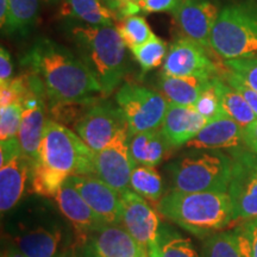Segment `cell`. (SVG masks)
I'll list each match as a JSON object with an SVG mask.
<instances>
[{"instance_id": "cell-3", "label": "cell", "mask_w": 257, "mask_h": 257, "mask_svg": "<svg viewBox=\"0 0 257 257\" xmlns=\"http://www.w3.org/2000/svg\"><path fill=\"white\" fill-rule=\"evenodd\" d=\"M157 208L167 219L200 238L217 233L233 221L229 193L169 191Z\"/></svg>"}, {"instance_id": "cell-20", "label": "cell", "mask_w": 257, "mask_h": 257, "mask_svg": "<svg viewBox=\"0 0 257 257\" xmlns=\"http://www.w3.org/2000/svg\"><path fill=\"white\" fill-rule=\"evenodd\" d=\"M244 143V128L236 121L221 115L208 120L192 141L186 144L189 149H233Z\"/></svg>"}, {"instance_id": "cell-45", "label": "cell", "mask_w": 257, "mask_h": 257, "mask_svg": "<svg viewBox=\"0 0 257 257\" xmlns=\"http://www.w3.org/2000/svg\"><path fill=\"white\" fill-rule=\"evenodd\" d=\"M101 2L104 3L106 6H108L111 10H113L114 12L118 11L121 5V0H101ZM115 14H117V12H115Z\"/></svg>"}, {"instance_id": "cell-32", "label": "cell", "mask_w": 257, "mask_h": 257, "mask_svg": "<svg viewBox=\"0 0 257 257\" xmlns=\"http://www.w3.org/2000/svg\"><path fill=\"white\" fill-rule=\"evenodd\" d=\"M117 30L123 38L125 46L130 50L146 43L155 36L146 19L138 15L121 18Z\"/></svg>"}, {"instance_id": "cell-24", "label": "cell", "mask_w": 257, "mask_h": 257, "mask_svg": "<svg viewBox=\"0 0 257 257\" xmlns=\"http://www.w3.org/2000/svg\"><path fill=\"white\" fill-rule=\"evenodd\" d=\"M170 147L160 130L130 135L128 138V150L136 167L160 165Z\"/></svg>"}, {"instance_id": "cell-39", "label": "cell", "mask_w": 257, "mask_h": 257, "mask_svg": "<svg viewBox=\"0 0 257 257\" xmlns=\"http://www.w3.org/2000/svg\"><path fill=\"white\" fill-rule=\"evenodd\" d=\"M22 154H23V150H22L18 137L2 141V144H0V166L9 162L10 160H12L16 156L22 155Z\"/></svg>"}, {"instance_id": "cell-19", "label": "cell", "mask_w": 257, "mask_h": 257, "mask_svg": "<svg viewBox=\"0 0 257 257\" xmlns=\"http://www.w3.org/2000/svg\"><path fill=\"white\" fill-rule=\"evenodd\" d=\"M207 119L193 106L169 102L160 131L173 148L186 146L207 124Z\"/></svg>"}, {"instance_id": "cell-47", "label": "cell", "mask_w": 257, "mask_h": 257, "mask_svg": "<svg viewBox=\"0 0 257 257\" xmlns=\"http://www.w3.org/2000/svg\"><path fill=\"white\" fill-rule=\"evenodd\" d=\"M82 255H81V257H94V255H93V253L89 251V250L86 248V246H82Z\"/></svg>"}, {"instance_id": "cell-26", "label": "cell", "mask_w": 257, "mask_h": 257, "mask_svg": "<svg viewBox=\"0 0 257 257\" xmlns=\"http://www.w3.org/2000/svg\"><path fill=\"white\" fill-rule=\"evenodd\" d=\"M213 86L219 98L220 107L224 115L239 124L244 130L257 119L255 112L238 92L224 81L220 76H214Z\"/></svg>"}, {"instance_id": "cell-33", "label": "cell", "mask_w": 257, "mask_h": 257, "mask_svg": "<svg viewBox=\"0 0 257 257\" xmlns=\"http://www.w3.org/2000/svg\"><path fill=\"white\" fill-rule=\"evenodd\" d=\"M23 114V101H15L0 107V138L2 141L18 137Z\"/></svg>"}, {"instance_id": "cell-37", "label": "cell", "mask_w": 257, "mask_h": 257, "mask_svg": "<svg viewBox=\"0 0 257 257\" xmlns=\"http://www.w3.org/2000/svg\"><path fill=\"white\" fill-rule=\"evenodd\" d=\"M223 80L229 83L230 86H232V87L245 99L246 102H248L250 107H251V110L255 112L257 117V92L253 91L251 87H249V86L246 85V83H244L242 80L237 78V76L231 73L230 70H227V72L224 74Z\"/></svg>"}, {"instance_id": "cell-7", "label": "cell", "mask_w": 257, "mask_h": 257, "mask_svg": "<svg viewBox=\"0 0 257 257\" xmlns=\"http://www.w3.org/2000/svg\"><path fill=\"white\" fill-rule=\"evenodd\" d=\"M126 121L128 133L135 135L157 131L162 126L169 102L162 93L134 82H125L115 94Z\"/></svg>"}, {"instance_id": "cell-41", "label": "cell", "mask_w": 257, "mask_h": 257, "mask_svg": "<svg viewBox=\"0 0 257 257\" xmlns=\"http://www.w3.org/2000/svg\"><path fill=\"white\" fill-rule=\"evenodd\" d=\"M239 229L248 239L251 257H257V218L240 224Z\"/></svg>"}, {"instance_id": "cell-6", "label": "cell", "mask_w": 257, "mask_h": 257, "mask_svg": "<svg viewBox=\"0 0 257 257\" xmlns=\"http://www.w3.org/2000/svg\"><path fill=\"white\" fill-rule=\"evenodd\" d=\"M95 153L74 133L56 120L48 119L42 136L38 161L63 174L94 176Z\"/></svg>"}, {"instance_id": "cell-15", "label": "cell", "mask_w": 257, "mask_h": 257, "mask_svg": "<svg viewBox=\"0 0 257 257\" xmlns=\"http://www.w3.org/2000/svg\"><path fill=\"white\" fill-rule=\"evenodd\" d=\"M219 12L218 5L212 0H184L174 18L185 38L208 49Z\"/></svg>"}, {"instance_id": "cell-11", "label": "cell", "mask_w": 257, "mask_h": 257, "mask_svg": "<svg viewBox=\"0 0 257 257\" xmlns=\"http://www.w3.org/2000/svg\"><path fill=\"white\" fill-rule=\"evenodd\" d=\"M128 127L125 126L100 152L95 153L94 176L123 194L128 191L136 165L128 150Z\"/></svg>"}, {"instance_id": "cell-29", "label": "cell", "mask_w": 257, "mask_h": 257, "mask_svg": "<svg viewBox=\"0 0 257 257\" xmlns=\"http://www.w3.org/2000/svg\"><path fill=\"white\" fill-rule=\"evenodd\" d=\"M10 15L5 30L10 34L25 35L38 18L40 0H9Z\"/></svg>"}, {"instance_id": "cell-4", "label": "cell", "mask_w": 257, "mask_h": 257, "mask_svg": "<svg viewBox=\"0 0 257 257\" xmlns=\"http://www.w3.org/2000/svg\"><path fill=\"white\" fill-rule=\"evenodd\" d=\"M170 191L227 193L232 173L231 156L213 149H192L167 166Z\"/></svg>"}, {"instance_id": "cell-8", "label": "cell", "mask_w": 257, "mask_h": 257, "mask_svg": "<svg viewBox=\"0 0 257 257\" xmlns=\"http://www.w3.org/2000/svg\"><path fill=\"white\" fill-rule=\"evenodd\" d=\"M232 173L229 185L232 204V223H245L257 218V154L236 150L231 156Z\"/></svg>"}, {"instance_id": "cell-38", "label": "cell", "mask_w": 257, "mask_h": 257, "mask_svg": "<svg viewBox=\"0 0 257 257\" xmlns=\"http://www.w3.org/2000/svg\"><path fill=\"white\" fill-rule=\"evenodd\" d=\"M184 0H143L140 3V6L147 14L169 12L174 15Z\"/></svg>"}, {"instance_id": "cell-17", "label": "cell", "mask_w": 257, "mask_h": 257, "mask_svg": "<svg viewBox=\"0 0 257 257\" xmlns=\"http://www.w3.org/2000/svg\"><path fill=\"white\" fill-rule=\"evenodd\" d=\"M86 246L94 257H146L148 251L121 225H105L91 234Z\"/></svg>"}, {"instance_id": "cell-10", "label": "cell", "mask_w": 257, "mask_h": 257, "mask_svg": "<svg viewBox=\"0 0 257 257\" xmlns=\"http://www.w3.org/2000/svg\"><path fill=\"white\" fill-rule=\"evenodd\" d=\"M27 78L28 92L23 99V114L18 138L24 155L30 162H35L40 155L42 136L48 121L44 111V95L47 94L43 82L36 74L31 73Z\"/></svg>"}, {"instance_id": "cell-22", "label": "cell", "mask_w": 257, "mask_h": 257, "mask_svg": "<svg viewBox=\"0 0 257 257\" xmlns=\"http://www.w3.org/2000/svg\"><path fill=\"white\" fill-rule=\"evenodd\" d=\"M213 78L197 76H170L162 74L160 78L161 93L168 102L182 106H193L205 89L211 86Z\"/></svg>"}, {"instance_id": "cell-21", "label": "cell", "mask_w": 257, "mask_h": 257, "mask_svg": "<svg viewBox=\"0 0 257 257\" xmlns=\"http://www.w3.org/2000/svg\"><path fill=\"white\" fill-rule=\"evenodd\" d=\"M30 175V160L19 155L0 166V210L9 212L18 204Z\"/></svg>"}, {"instance_id": "cell-25", "label": "cell", "mask_w": 257, "mask_h": 257, "mask_svg": "<svg viewBox=\"0 0 257 257\" xmlns=\"http://www.w3.org/2000/svg\"><path fill=\"white\" fill-rule=\"evenodd\" d=\"M201 257H251L249 242L237 226L232 231L213 233L205 238Z\"/></svg>"}, {"instance_id": "cell-1", "label": "cell", "mask_w": 257, "mask_h": 257, "mask_svg": "<svg viewBox=\"0 0 257 257\" xmlns=\"http://www.w3.org/2000/svg\"><path fill=\"white\" fill-rule=\"evenodd\" d=\"M22 64L42 80L50 108L89 104L95 94H102L81 57L50 38H38L22 57Z\"/></svg>"}, {"instance_id": "cell-2", "label": "cell", "mask_w": 257, "mask_h": 257, "mask_svg": "<svg viewBox=\"0 0 257 257\" xmlns=\"http://www.w3.org/2000/svg\"><path fill=\"white\" fill-rule=\"evenodd\" d=\"M67 31L79 56L100 85L102 95H110L127 72V48L117 28L73 23Z\"/></svg>"}, {"instance_id": "cell-30", "label": "cell", "mask_w": 257, "mask_h": 257, "mask_svg": "<svg viewBox=\"0 0 257 257\" xmlns=\"http://www.w3.org/2000/svg\"><path fill=\"white\" fill-rule=\"evenodd\" d=\"M130 187L142 197L150 200H160L163 194V181L154 167L137 166L131 174Z\"/></svg>"}, {"instance_id": "cell-13", "label": "cell", "mask_w": 257, "mask_h": 257, "mask_svg": "<svg viewBox=\"0 0 257 257\" xmlns=\"http://www.w3.org/2000/svg\"><path fill=\"white\" fill-rule=\"evenodd\" d=\"M67 181L78 191L104 223L121 225L124 205L119 192L95 176L70 175Z\"/></svg>"}, {"instance_id": "cell-12", "label": "cell", "mask_w": 257, "mask_h": 257, "mask_svg": "<svg viewBox=\"0 0 257 257\" xmlns=\"http://www.w3.org/2000/svg\"><path fill=\"white\" fill-rule=\"evenodd\" d=\"M162 74L211 79L218 76V67L208 56L206 48L184 37L170 44Z\"/></svg>"}, {"instance_id": "cell-14", "label": "cell", "mask_w": 257, "mask_h": 257, "mask_svg": "<svg viewBox=\"0 0 257 257\" xmlns=\"http://www.w3.org/2000/svg\"><path fill=\"white\" fill-rule=\"evenodd\" d=\"M123 198V220L121 225L147 251L157 242L161 221L155 210L136 192L126 191Z\"/></svg>"}, {"instance_id": "cell-40", "label": "cell", "mask_w": 257, "mask_h": 257, "mask_svg": "<svg viewBox=\"0 0 257 257\" xmlns=\"http://www.w3.org/2000/svg\"><path fill=\"white\" fill-rule=\"evenodd\" d=\"M14 64L11 61V55L4 47L0 48V85L9 82L12 79Z\"/></svg>"}, {"instance_id": "cell-9", "label": "cell", "mask_w": 257, "mask_h": 257, "mask_svg": "<svg viewBox=\"0 0 257 257\" xmlns=\"http://www.w3.org/2000/svg\"><path fill=\"white\" fill-rule=\"evenodd\" d=\"M127 126L119 106L110 101L91 102L75 120L74 128L94 153L100 152Z\"/></svg>"}, {"instance_id": "cell-36", "label": "cell", "mask_w": 257, "mask_h": 257, "mask_svg": "<svg viewBox=\"0 0 257 257\" xmlns=\"http://www.w3.org/2000/svg\"><path fill=\"white\" fill-rule=\"evenodd\" d=\"M28 92V78L18 76L9 82L0 85V107H4L15 101H23Z\"/></svg>"}, {"instance_id": "cell-31", "label": "cell", "mask_w": 257, "mask_h": 257, "mask_svg": "<svg viewBox=\"0 0 257 257\" xmlns=\"http://www.w3.org/2000/svg\"><path fill=\"white\" fill-rule=\"evenodd\" d=\"M168 46L160 37L154 36L146 43L141 44L131 50L135 60L140 64L143 73L157 68L165 62L167 54H168Z\"/></svg>"}, {"instance_id": "cell-5", "label": "cell", "mask_w": 257, "mask_h": 257, "mask_svg": "<svg viewBox=\"0 0 257 257\" xmlns=\"http://www.w3.org/2000/svg\"><path fill=\"white\" fill-rule=\"evenodd\" d=\"M211 49L224 60L257 59V0H243L220 10Z\"/></svg>"}, {"instance_id": "cell-18", "label": "cell", "mask_w": 257, "mask_h": 257, "mask_svg": "<svg viewBox=\"0 0 257 257\" xmlns=\"http://www.w3.org/2000/svg\"><path fill=\"white\" fill-rule=\"evenodd\" d=\"M63 233L56 224L24 225L15 236L17 250L27 257H55L61 250Z\"/></svg>"}, {"instance_id": "cell-49", "label": "cell", "mask_w": 257, "mask_h": 257, "mask_svg": "<svg viewBox=\"0 0 257 257\" xmlns=\"http://www.w3.org/2000/svg\"><path fill=\"white\" fill-rule=\"evenodd\" d=\"M42 2L47 3V4H51V3H56V2H59V0H42Z\"/></svg>"}, {"instance_id": "cell-23", "label": "cell", "mask_w": 257, "mask_h": 257, "mask_svg": "<svg viewBox=\"0 0 257 257\" xmlns=\"http://www.w3.org/2000/svg\"><path fill=\"white\" fill-rule=\"evenodd\" d=\"M59 16L93 27H113L117 19V14L101 0H63Z\"/></svg>"}, {"instance_id": "cell-44", "label": "cell", "mask_w": 257, "mask_h": 257, "mask_svg": "<svg viewBox=\"0 0 257 257\" xmlns=\"http://www.w3.org/2000/svg\"><path fill=\"white\" fill-rule=\"evenodd\" d=\"M55 257H81V255H79L76 251V246H69V248L61 250Z\"/></svg>"}, {"instance_id": "cell-46", "label": "cell", "mask_w": 257, "mask_h": 257, "mask_svg": "<svg viewBox=\"0 0 257 257\" xmlns=\"http://www.w3.org/2000/svg\"><path fill=\"white\" fill-rule=\"evenodd\" d=\"M6 257H27V256H25L24 253H22L21 251H19V250H14V251L9 252L8 256H6Z\"/></svg>"}, {"instance_id": "cell-48", "label": "cell", "mask_w": 257, "mask_h": 257, "mask_svg": "<svg viewBox=\"0 0 257 257\" xmlns=\"http://www.w3.org/2000/svg\"><path fill=\"white\" fill-rule=\"evenodd\" d=\"M141 2H143V0H121V4H124V3H137V4H140Z\"/></svg>"}, {"instance_id": "cell-35", "label": "cell", "mask_w": 257, "mask_h": 257, "mask_svg": "<svg viewBox=\"0 0 257 257\" xmlns=\"http://www.w3.org/2000/svg\"><path fill=\"white\" fill-rule=\"evenodd\" d=\"M193 107H194L202 117L206 118L207 120L216 119V118L224 115L220 107L219 98H218L216 89H214L213 80H212L210 87L205 89L204 93L200 95V98H199L197 102L193 105Z\"/></svg>"}, {"instance_id": "cell-42", "label": "cell", "mask_w": 257, "mask_h": 257, "mask_svg": "<svg viewBox=\"0 0 257 257\" xmlns=\"http://www.w3.org/2000/svg\"><path fill=\"white\" fill-rule=\"evenodd\" d=\"M244 144L250 152L257 154V119L244 130Z\"/></svg>"}, {"instance_id": "cell-43", "label": "cell", "mask_w": 257, "mask_h": 257, "mask_svg": "<svg viewBox=\"0 0 257 257\" xmlns=\"http://www.w3.org/2000/svg\"><path fill=\"white\" fill-rule=\"evenodd\" d=\"M10 15V5L9 0H0V27L3 30L8 27Z\"/></svg>"}, {"instance_id": "cell-28", "label": "cell", "mask_w": 257, "mask_h": 257, "mask_svg": "<svg viewBox=\"0 0 257 257\" xmlns=\"http://www.w3.org/2000/svg\"><path fill=\"white\" fill-rule=\"evenodd\" d=\"M67 179V176L50 169L38 160L30 162L29 181L31 184V191L41 197L56 198Z\"/></svg>"}, {"instance_id": "cell-34", "label": "cell", "mask_w": 257, "mask_h": 257, "mask_svg": "<svg viewBox=\"0 0 257 257\" xmlns=\"http://www.w3.org/2000/svg\"><path fill=\"white\" fill-rule=\"evenodd\" d=\"M225 67L257 92V59L225 60Z\"/></svg>"}, {"instance_id": "cell-16", "label": "cell", "mask_w": 257, "mask_h": 257, "mask_svg": "<svg viewBox=\"0 0 257 257\" xmlns=\"http://www.w3.org/2000/svg\"><path fill=\"white\" fill-rule=\"evenodd\" d=\"M55 199L60 211L72 224L80 246H83L87 243L91 234L107 225L96 216L85 199L67 180Z\"/></svg>"}, {"instance_id": "cell-27", "label": "cell", "mask_w": 257, "mask_h": 257, "mask_svg": "<svg viewBox=\"0 0 257 257\" xmlns=\"http://www.w3.org/2000/svg\"><path fill=\"white\" fill-rule=\"evenodd\" d=\"M149 257H200L192 240L167 225H161L157 242Z\"/></svg>"}, {"instance_id": "cell-50", "label": "cell", "mask_w": 257, "mask_h": 257, "mask_svg": "<svg viewBox=\"0 0 257 257\" xmlns=\"http://www.w3.org/2000/svg\"><path fill=\"white\" fill-rule=\"evenodd\" d=\"M146 257H149V255H148V256H146Z\"/></svg>"}]
</instances>
